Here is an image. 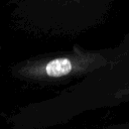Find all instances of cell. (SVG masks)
<instances>
[{"label": "cell", "instance_id": "6da1fadb", "mask_svg": "<svg viewBox=\"0 0 129 129\" xmlns=\"http://www.w3.org/2000/svg\"><path fill=\"white\" fill-rule=\"evenodd\" d=\"M73 69L72 61L67 57H57L48 61L45 66V73L52 78H59L68 75Z\"/></svg>", "mask_w": 129, "mask_h": 129}]
</instances>
